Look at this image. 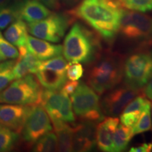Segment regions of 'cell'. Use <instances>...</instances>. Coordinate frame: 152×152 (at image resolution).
Listing matches in <instances>:
<instances>
[{"label": "cell", "mask_w": 152, "mask_h": 152, "mask_svg": "<svg viewBox=\"0 0 152 152\" xmlns=\"http://www.w3.org/2000/svg\"><path fill=\"white\" fill-rule=\"evenodd\" d=\"M68 11L75 18L84 20L108 42L118 33L123 9L112 0H83Z\"/></svg>", "instance_id": "obj_1"}, {"label": "cell", "mask_w": 152, "mask_h": 152, "mask_svg": "<svg viewBox=\"0 0 152 152\" xmlns=\"http://www.w3.org/2000/svg\"><path fill=\"white\" fill-rule=\"evenodd\" d=\"M99 35L80 23H73L66 35L63 53L67 61L89 64L99 56L102 51Z\"/></svg>", "instance_id": "obj_2"}, {"label": "cell", "mask_w": 152, "mask_h": 152, "mask_svg": "<svg viewBox=\"0 0 152 152\" xmlns=\"http://www.w3.org/2000/svg\"><path fill=\"white\" fill-rule=\"evenodd\" d=\"M123 64L124 60L121 54L109 52L100 54L92 61L88 72V85L98 94L112 90L123 78Z\"/></svg>", "instance_id": "obj_3"}, {"label": "cell", "mask_w": 152, "mask_h": 152, "mask_svg": "<svg viewBox=\"0 0 152 152\" xmlns=\"http://www.w3.org/2000/svg\"><path fill=\"white\" fill-rule=\"evenodd\" d=\"M42 90L36 76L29 74L16 79L0 92V104L25 106L40 104Z\"/></svg>", "instance_id": "obj_4"}, {"label": "cell", "mask_w": 152, "mask_h": 152, "mask_svg": "<svg viewBox=\"0 0 152 152\" xmlns=\"http://www.w3.org/2000/svg\"><path fill=\"white\" fill-rule=\"evenodd\" d=\"M118 33L126 40L149 46L152 43V18L144 12L123 9Z\"/></svg>", "instance_id": "obj_5"}, {"label": "cell", "mask_w": 152, "mask_h": 152, "mask_svg": "<svg viewBox=\"0 0 152 152\" xmlns=\"http://www.w3.org/2000/svg\"><path fill=\"white\" fill-rule=\"evenodd\" d=\"M70 99L74 113L82 121L96 123L104 120L99 96L88 85L80 83Z\"/></svg>", "instance_id": "obj_6"}, {"label": "cell", "mask_w": 152, "mask_h": 152, "mask_svg": "<svg viewBox=\"0 0 152 152\" xmlns=\"http://www.w3.org/2000/svg\"><path fill=\"white\" fill-rule=\"evenodd\" d=\"M75 18L69 11L52 12L47 18L28 25V32L34 37L50 42H59Z\"/></svg>", "instance_id": "obj_7"}, {"label": "cell", "mask_w": 152, "mask_h": 152, "mask_svg": "<svg viewBox=\"0 0 152 152\" xmlns=\"http://www.w3.org/2000/svg\"><path fill=\"white\" fill-rule=\"evenodd\" d=\"M152 74V53L142 50L131 54L124 61L123 77L125 85L141 90Z\"/></svg>", "instance_id": "obj_8"}, {"label": "cell", "mask_w": 152, "mask_h": 152, "mask_svg": "<svg viewBox=\"0 0 152 152\" xmlns=\"http://www.w3.org/2000/svg\"><path fill=\"white\" fill-rule=\"evenodd\" d=\"M40 105L48 113L51 121L74 123L75 121L71 99L61 90H43Z\"/></svg>", "instance_id": "obj_9"}, {"label": "cell", "mask_w": 152, "mask_h": 152, "mask_svg": "<svg viewBox=\"0 0 152 152\" xmlns=\"http://www.w3.org/2000/svg\"><path fill=\"white\" fill-rule=\"evenodd\" d=\"M52 129V121L48 113L42 106L36 104L31 106L20 133L25 143L28 147H32L39 138Z\"/></svg>", "instance_id": "obj_10"}, {"label": "cell", "mask_w": 152, "mask_h": 152, "mask_svg": "<svg viewBox=\"0 0 152 152\" xmlns=\"http://www.w3.org/2000/svg\"><path fill=\"white\" fill-rule=\"evenodd\" d=\"M140 92H141V90L132 88L126 85L115 89L113 88L104 96L101 102L103 113L109 116L119 115Z\"/></svg>", "instance_id": "obj_11"}, {"label": "cell", "mask_w": 152, "mask_h": 152, "mask_svg": "<svg viewBox=\"0 0 152 152\" xmlns=\"http://www.w3.org/2000/svg\"><path fill=\"white\" fill-rule=\"evenodd\" d=\"M31 106L0 104V125L20 134Z\"/></svg>", "instance_id": "obj_12"}, {"label": "cell", "mask_w": 152, "mask_h": 152, "mask_svg": "<svg viewBox=\"0 0 152 152\" xmlns=\"http://www.w3.org/2000/svg\"><path fill=\"white\" fill-rule=\"evenodd\" d=\"M96 123L82 121L73 125V149L75 151H89L96 146Z\"/></svg>", "instance_id": "obj_13"}, {"label": "cell", "mask_w": 152, "mask_h": 152, "mask_svg": "<svg viewBox=\"0 0 152 152\" xmlns=\"http://www.w3.org/2000/svg\"><path fill=\"white\" fill-rule=\"evenodd\" d=\"M119 119L116 117L109 116L104 118L96 129V146L101 151L105 152L113 151V137Z\"/></svg>", "instance_id": "obj_14"}, {"label": "cell", "mask_w": 152, "mask_h": 152, "mask_svg": "<svg viewBox=\"0 0 152 152\" xmlns=\"http://www.w3.org/2000/svg\"><path fill=\"white\" fill-rule=\"evenodd\" d=\"M52 13L38 0H18L19 18L27 24L42 20Z\"/></svg>", "instance_id": "obj_15"}, {"label": "cell", "mask_w": 152, "mask_h": 152, "mask_svg": "<svg viewBox=\"0 0 152 152\" xmlns=\"http://www.w3.org/2000/svg\"><path fill=\"white\" fill-rule=\"evenodd\" d=\"M26 46L28 52L41 61H45L59 56L63 52L62 45H53L48 41L35 37L33 35L28 36Z\"/></svg>", "instance_id": "obj_16"}, {"label": "cell", "mask_w": 152, "mask_h": 152, "mask_svg": "<svg viewBox=\"0 0 152 152\" xmlns=\"http://www.w3.org/2000/svg\"><path fill=\"white\" fill-rule=\"evenodd\" d=\"M19 56L16 59L13 73L15 80L21 78L29 74L36 73L42 61L28 51L26 45L18 47Z\"/></svg>", "instance_id": "obj_17"}, {"label": "cell", "mask_w": 152, "mask_h": 152, "mask_svg": "<svg viewBox=\"0 0 152 152\" xmlns=\"http://www.w3.org/2000/svg\"><path fill=\"white\" fill-rule=\"evenodd\" d=\"M35 74L41 86L47 90H60L67 81L66 72L39 69Z\"/></svg>", "instance_id": "obj_18"}, {"label": "cell", "mask_w": 152, "mask_h": 152, "mask_svg": "<svg viewBox=\"0 0 152 152\" xmlns=\"http://www.w3.org/2000/svg\"><path fill=\"white\" fill-rule=\"evenodd\" d=\"M52 123L57 137V151H73V126L64 121H54Z\"/></svg>", "instance_id": "obj_19"}, {"label": "cell", "mask_w": 152, "mask_h": 152, "mask_svg": "<svg viewBox=\"0 0 152 152\" xmlns=\"http://www.w3.org/2000/svg\"><path fill=\"white\" fill-rule=\"evenodd\" d=\"M4 36L9 42L18 48L24 46L28 36V25L21 19H18L7 28Z\"/></svg>", "instance_id": "obj_20"}, {"label": "cell", "mask_w": 152, "mask_h": 152, "mask_svg": "<svg viewBox=\"0 0 152 152\" xmlns=\"http://www.w3.org/2000/svg\"><path fill=\"white\" fill-rule=\"evenodd\" d=\"M134 136L132 129L123 124H118L113 137V151L121 152L125 151L129 142Z\"/></svg>", "instance_id": "obj_21"}, {"label": "cell", "mask_w": 152, "mask_h": 152, "mask_svg": "<svg viewBox=\"0 0 152 152\" xmlns=\"http://www.w3.org/2000/svg\"><path fill=\"white\" fill-rule=\"evenodd\" d=\"M19 18L18 0H14L0 10V30H4Z\"/></svg>", "instance_id": "obj_22"}, {"label": "cell", "mask_w": 152, "mask_h": 152, "mask_svg": "<svg viewBox=\"0 0 152 152\" xmlns=\"http://www.w3.org/2000/svg\"><path fill=\"white\" fill-rule=\"evenodd\" d=\"M57 137L52 131L47 132L33 144V151L36 152H49L57 151Z\"/></svg>", "instance_id": "obj_23"}, {"label": "cell", "mask_w": 152, "mask_h": 152, "mask_svg": "<svg viewBox=\"0 0 152 152\" xmlns=\"http://www.w3.org/2000/svg\"><path fill=\"white\" fill-rule=\"evenodd\" d=\"M18 133L0 125V152L11 151L18 140Z\"/></svg>", "instance_id": "obj_24"}, {"label": "cell", "mask_w": 152, "mask_h": 152, "mask_svg": "<svg viewBox=\"0 0 152 152\" xmlns=\"http://www.w3.org/2000/svg\"><path fill=\"white\" fill-rule=\"evenodd\" d=\"M151 103L147 100V103L144 106L141 115L137 123L132 128L133 134L143 133L151 130Z\"/></svg>", "instance_id": "obj_25"}, {"label": "cell", "mask_w": 152, "mask_h": 152, "mask_svg": "<svg viewBox=\"0 0 152 152\" xmlns=\"http://www.w3.org/2000/svg\"><path fill=\"white\" fill-rule=\"evenodd\" d=\"M123 9L147 12L152 10V0H112Z\"/></svg>", "instance_id": "obj_26"}, {"label": "cell", "mask_w": 152, "mask_h": 152, "mask_svg": "<svg viewBox=\"0 0 152 152\" xmlns=\"http://www.w3.org/2000/svg\"><path fill=\"white\" fill-rule=\"evenodd\" d=\"M15 63L16 59L0 62V92L15 80L13 73Z\"/></svg>", "instance_id": "obj_27"}, {"label": "cell", "mask_w": 152, "mask_h": 152, "mask_svg": "<svg viewBox=\"0 0 152 152\" xmlns=\"http://www.w3.org/2000/svg\"><path fill=\"white\" fill-rule=\"evenodd\" d=\"M68 65V64L66 58L59 55V56L41 61L38 70L47 69L58 72H66Z\"/></svg>", "instance_id": "obj_28"}, {"label": "cell", "mask_w": 152, "mask_h": 152, "mask_svg": "<svg viewBox=\"0 0 152 152\" xmlns=\"http://www.w3.org/2000/svg\"><path fill=\"white\" fill-rule=\"evenodd\" d=\"M0 52L6 59H16L19 56V52L14 45L7 40L0 30Z\"/></svg>", "instance_id": "obj_29"}, {"label": "cell", "mask_w": 152, "mask_h": 152, "mask_svg": "<svg viewBox=\"0 0 152 152\" xmlns=\"http://www.w3.org/2000/svg\"><path fill=\"white\" fill-rule=\"evenodd\" d=\"M147 99L142 95H137L134 97L131 102L127 105L122 113H141L144 106L147 102Z\"/></svg>", "instance_id": "obj_30"}, {"label": "cell", "mask_w": 152, "mask_h": 152, "mask_svg": "<svg viewBox=\"0 0 152 152\" xmlns=\"http://www.w3.org/2000/svg\"><path fill=\"white\" fill-rule=\"evenodd\" d=\"M84 68L81 64L70 62L66 68V77L71 80H78L83 77Z\"/></svg>", "instance_id": "obj_31"}, {"label": "cell", "mask_w": 152, "mask_h": 152, "mask_svg": "<svg viewBox=\"0 0 152 152\" xmlns=\"http://www.w3.org/2000/svg\"><path fill=\"white\" fill-rule=\"evenodd\" d=\"M141 113H121V122L125 126L133 128L136 123H137Z\"/></svg>", "instance_id": "obj_32"}, {"label": "cell", "mask_w": 152, "mask_h": 152, "mask_svg": "<svg viewBox=\"0 0 152 152\" xmlns=\"http://www.w3.org/2000/svg\"><path fill=\"white\" fill-rule=\"evenodd\" d=\"M80 83L77 80H71L70 81H66L65 84L64 85V86L62 87V88L61 89V91L68 96L71 95L73 93L75 92L77 86H78Z\"/></svg>", "instance_id": "obj_33"}, {"label": "cell", "mask_w": 152, "mask_h": 152, "mask_svg": "<svg viewBox=\"0 0 152 152\" xmlns=\"http://www.w3.org/2000/svg\"><path fill=\"white\" fill-rule=\"evenodd\" d=\"M51 10L57 11L61 8L60 0H38Z\"/></svg>", "instance_id": "obj_34"}, {"label": "cell", "mask_w": 152, "mask_h": 152, "mask_svg": "<svg viewBox=\"0 0 152 152\" xmlns=\"http://www.w3.org/2000/svg\"><path fill=\"white\" fill-rule=\"evenodd\" d=\"M152 151V143H144L137 147H132L130 152H149Z\"/></svg>", "instance_id": "obj_35"}, {"label": "cell", "mask_w": 152, "mask_h": 152, "mask_svg": "<svg viewBox=\"0 0 152 152\" xmlns=\"http://www.w3.org/2000/svg\"><path fill=\"white\" fill-rule=\"evenodd\" d=\"M83 0H60L61 6H63L64 8L68 10L75 8L77 5H78Z\"/></svg>", "instance_id": "obj_36"}, {"label": "cell", "mask_w": 152, "mask_h": 152, "mask_svg": "<svg viewBox=\"0 0 152 152\" xmlns=\"http://www.w3.org/2000/svg\"><path fill=\"white\" fill-rule=\"evenodd\" d=\"M144 94L145 95L148 99L152 100V74L151 76H150L147 84L144 85Z\"/></svg>", "instance_id": "obj_37"}, {"label": "cell", "mask_w": 152, "mask_h": 152, "mask_svg": "<svg viewBox=\"0 0 152 152\" xmlns=\"http://www.w3.org/2000/svg\"><path fill=\"white\" fill-rule=\"evenodd\" d=\"M11 2V0H0V10L8 6Z\"/></svg>", "instance_id": "obj_38"}, {"label": "cell", "mask_w": 152, "mask_h": 152, "mask_svg": "<svg viewBox=\"0 0 152 152\" xmlns=\"http://www.w3.org/2000/svg\"><path fill=\"white\" fill-rule=\"evenodd\" d=\"M6 58H4V56H3L2 54H1V52H0V62L1 61H5Z\"/></svg>", "instance_id": "obj_39"}, {"label": "cell", "mask_w": 152, "mask_h": 152, "mask_svg": "<svg viewBox=\"0 0 152 152\" xmlns=\"http://www.w3.org/2000/svg\"><path fill=\"white\" fill-rule=\"evenodd\" d=\"M151 117H152V104H151Z\"/></svg>", "instance_id": "obj_40"}]
</instances>
